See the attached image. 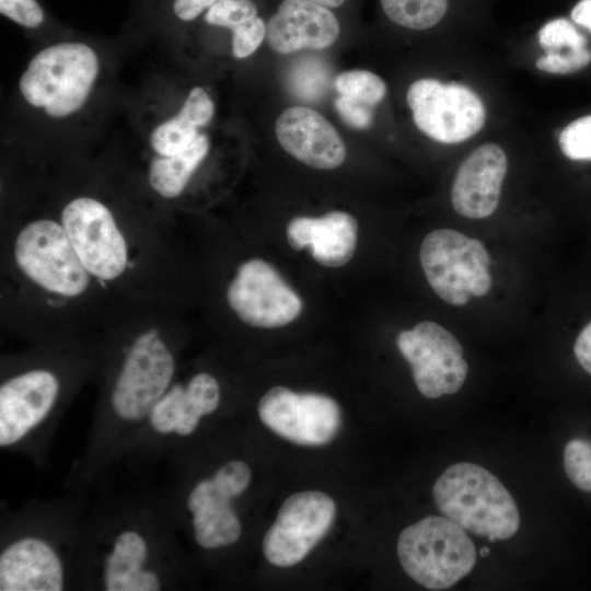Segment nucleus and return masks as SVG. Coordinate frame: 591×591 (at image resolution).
I'll return each mask as SVG.
<instances>
[{
    "label": "nucleus",
    "instance_id": "nucleus-1",
    "mask_svg": "<svg viewBox=\"0 0 591 591\" xmlns=\"http://www.w3.org/2000/svg\"><path fill=\"white\" fill-rule=\"evenodd\" d=\"M176 557L174 525L157 495L107 497L84 515L77 589L172 590Z\"/></svg>",
    "mask_w": 591,
    "mask_h": 591
},
{
    "label": "nucleus",
    "instance_id": "nucleus-2",
    "mask_svg": "<svg viewBox=\"0 0 591 591\" xmlns=\"http://www.w3.org/2000/svg\"><path fill=\"white\" fill-rule=\"evenodd\" d=\"M86 509L80 497L33 501L1 522L0 591L77 589Z\"/></svg>",
    "mask_w": 591,
    "mask_h": 591
},
{
    "label": "nucleus",
    "instance_id": "nucleus-3",
    "mask_svg": "<svg viewBox=\"0 0 591 591\" xmlns=\"http://www.w3.org/2000/svg\"><path fill=\"white\" fill-rule=\"evenodd\" d=\"M60 372L47 364L23 368L0 383V448L44 464L66 408Z\"/></svg>",
    "mask_w": 591,
    "mask_h": 591
},
{
    "label": "nucleus",
    "instance_id": "nucleus-4",
    "mask_svg": "<svg viewBox=\"0 0 591 591\" xmlns=\"http://www.w3.org/2000/svg\"><path fill=\"white\" fill-rule=\"evenodd\" d=\"M252 480L250 465L233 459L185 490L164 486L155 495L167 517L184 511L194 543L204 551H219L239 542L242 522L234 501Z\"/></svg>",
    "mask_w": 591,
    "mask_h": 591
},
{
    "label": "nucleus",
    "instance_id": "nucleus-5",
    "mask_svg": "<svg viewBox=\"0 0 591 591\" xmlns=\"http://www.w3.org/2000/svg\"><path fill=\"white\" fill-rule=\"evenodd\" d=\"M439 511L464 530L491 542L512 537L520 526L518 506L486 468L467 462L449 466L432 489Z\"/></svg>",
    "mask_w": 591,
    "mask_h": 591
},
{
    "label": "nucleus",
    "instance_id": "nucleus-6",
    "mask_svg": "<svg viewBox=\"0 0 591 591\" xmlns=\"http://www.w3.org/2000/svg\"><path fill=\"white\" fill-rule=\"evenodd\" d=\"M220 403L221 387L212 374L197 372L186 380H174L152 407L125 461L139 465L165 461Z\"/></svg>",
    "mask_w": 591,
    "mask_h": 591
},
{
    "label": "nucleus",
    "instance_id": "nucleus-7",
    "mask_svg": "<svg viewBox=\"0 0 591 591\" xmlns=\"http://www.w3.org/2000/svg\"><path fill=\"white\" fill-rule=\"evenodd\" d=\"M99 58L80 42H62L38 51L19 81L25 101L54 118L78 112L86 102L99 74Z\"/></svg>",
    "mask_w": 591,
    "mask_h": 591
},
{
    "label": "nucleus",
    "instance_id": "nucleus-8",
    "mask_svg": "<svg viewBox=\"0 0 591 591\" xmlns=\"http://www.w3.org/2000/svg\"><path fill=\"white\" fill-rule=\"evenodd\" d=\"M397 556L414 581L444 590L473 570L477 553L463 528L447 517L429 515L401 532Z\"/></svg>",
    "mask_w": 591,
    "mask_h": 591
},
{
    "label": "nucleus",
    "instance_id": "nucleus-9",
    "mask_svg": "<svg viewBox=\"0 0 591 591\" xmlns=\"http://www.w3.org/2000/svg\"><path fill=\"white\" fill-rule=\"evenodd\" d=\"M13 257L21 274L48 293L77 298L90 287L91 275L61 222L43 218L26 223L15 236Z\"/></svg>",
    "mask_w": 591,
    "mask_h": 591
},
{
    "label": "nucleus",
    "instance_id": "nucleus-10",
    "mask_svg": "<svg viewBox=\"0 0 591 591\" xmlns=\"http://www.w3.org/2000/svg\"><path fill=\"white\" fill-rule=\"evenodd\" d=\"M420 264L433 291L447 303L464 305L471 296L484 297L491 287L490 257L484 244L452 229L424 239Z\"/></svg>",
    "mask_w": 591,
    "mask_h": 591
},
{
    "label": "nucleus",
    "instance_id": "nucleus-11",
    "mask_svg": "<svg viewBox=\"0 0 591 591\" xmlns=\"http://www.w3.org/2000/svg\"><path fill=\"white\" fill-rule=\"evenodd\" d=\"M60 222L92 277L112 281L125 274L128 244L106 205L92 197L73 198L62 208Z\"/></svg>",
    "mask_w": 591,
    "mask_h": 591
},
{
    "label": "nucleus",
    "instance_id": "nucleus-12",
    "mask_svg": "<svg viewBox=\"0 0 591 591\" xmlns=\"http://www.w3.org/2000/svg\"><path fill=\"white\" fill-rule=\"evenodd\" d=\"M407 103L417 128L442 143H459L484 126L486 112L480 97L466 85L436 79L415 81Z\"/></svg>",
    "mask_w": 591,
    "mask_h": 591
},
{
    "label": "nucleus",
    "instance_id": "nucleus-13",
    "mask_svg": "<svg viewBox=\"0 0 591 591\" xmlns=\"http://www.w3.org/2000/svg\"><path fill=\"white\" fill-rule=\"evenodd\" d=\"M396 345L409 363L418 391L428 398L454 394L468 372L463 347L444 327L424 321L397 335Z\"/></svg>",
    "mask_w": 591,
    "mask_h": 591
},
{
    "label": "nucleus",
    "instance_id": "nucleus-14",
    "mask_svg": "<svg viewBox=\"0 0 591 591\" xmlns=\"http://www.w3.org/2000/svg\"><path fill=\"white\" fill-rule=\"evenodd\" d=\"M335 513L334 500L324 493L306 490L291 495L264 536L265 558L278 567L300 563L331 529Z\"/></svg>",
    "mask_w": 591,
    "mask_h": 591
},
{
    "label": "nucleus",
    "instance_id": "nucleus-15",
    "mask_svg": "<svg viewBox=\"0 0 591 591\" xmlns=\"http://www.w3.org/2000/svg\"><path fill=\"white\" fill-rule=\"evenodd\" d=\"M227 299L237 317L254 327L285 326L302 310L299 296L271 265L259 258L239 266L229 283Z\"/></svg>",
    "mask_w": 591,
    "mask_h": 591
},
{
    "label": "nucleus",
    "instance_id": "nucleus-16",
    "mask_svg": "<svg viewBox=\"0 0 591 591\" xmlns=\"http://www.w3.org/2000/svg\"><path fill=\"white\" fill-rule=\"evenodd\" d=\"M258 416L278 436L300 445H323L337 434L341 414L335 399L274 386L260 398Z\"/></svg>",
    "mask_w": 591,
    "mask_h": 591
},
{
    "label": "nucleus",
    "instance_id": "nucleus-17",
    "mask_svg": "<svg viewBox=\"0 0 591 591\" xmlns=\"http://www.w3.org/2000/svg\"><path fill=\"white\" fill-rule=\"evenodd\" d=\"M340 33L335 10L309 0H281L266 22V38L279 54L325 49Z\"/></svg>",
    "mask_w": 591,
    "mask_h": 591
},
{
    "label": "nucleus",
    "instance_id": "nucleus-18",
    "mask_svg": "<svg viewBox=\"0 0 591 591\" xmlns=\"http://www.w3.org/2000/svg\"><path fill=\"white\" fill-rule=\"evenodd\" d=\"M508 169L505 151L496 143L477 147L461 163L455 174L451 201L463 217L482 219L496 210Z\"/></svg>",
    "mask_w": 591,
    "mask_h": 591
},
{
    "label": "nucleus",
    "instance_id": "nucleus-19",
    "mask_svg": "<svg viewBox=\"0 0 591 591\" xmlns=\"http://www.w3.org/2000/svg\"><path fill=\"white\" fill-rule=\"evenodd\" d=\"M276 136L289 154L314 169H335L346 157L344 141L336 129L309 107L285 109L276 121Z\"/></svg>",
    "mask_w": 591,
    "mask_h": 591
},
{
    "label": "nucleus",
    "instance_id": "nucleus-20",
    "mask_svg": "<svg viewBox=\"0 0 591 591\" xmlns=\"http://www.w3.org/2000/svg\"><path fill=\"white\" fill-rule=\"evenodd\" d=\"M358 224L344 211H332L318 218L297 217L287 227L289 245L310 248L315 262L325 267H340L355 254Z\"/></svg>",
    "mask_w": 591,
    "mask_h": 591
},
{
    "label": "nucleus",
    "instance_id": "nucleus-21",
    "mask_svg": "<svg viewBox=\"0 0 591 591\" xmlns=\"http://www.w3.org/2000/svg\"><path fill=\"white\" fill-rule=\"evenodd\" d=\"M215 105L200 86L188 93L178 113L157 126L150 136V146L157 155H173L185 150L199 135L198 128L212 118Z\"/></svg>",
    "mask_w": 591,
    "mask_h": 591
},
{
    "label": "nucleus",
    "instance_id": "nucleus-22",
    "mask_svg": "<svg viewBox=\"0 0 591 591\" xmlns=\"http://www.w3.org/2000/svg\"><path fill=\"white\" fill-rule=\"evenodd\" d=\"M208 151L209 139L199 134L182 152L154 157L148 171L151 188L166 199L179 196Z\"/></svg>",
    "mask_w": 591,
    "mask_h": 591
},
{
    "label": "nucleus",
    "instance_id": "nucleus-23",
    "mask_svg": "<svg viewBox=\"0 0 591 591\" xmlns=\"http://www.w3.org/2000/svg\"><path fill=\"white\" fill-rule=\"evenodd\" d=\"M389 21L404 28L425 31L445 16L449 0H380Z\"/></svg>",
    "mask_w": 591,
    "mask_h": 591
},
{
    "label": "nucleus",
    "instance_id": "nucleus-24",
    "mask_svg": "<svg viewBox=\"0 0 591 591\" xmlns=\"http://www.w3.org/2000/svg\"><path fill=\"white\" fill-rule=\"evenodd\" d=\"M331 72L327 63L317 57L306 56L293 63L288 76L289 89L299 99L315 101L322 97L329 85Z\"/></svg>",
    "mask_w": 591,
    "mask_h": 591
},
{
    "label": "nucleus",
    "instance_id": "nucleus-25",
    "mask_svg": "<svg viewBox=\"0 0 591 591\" xmlns=\"http://www.w3.org/2000/svg\"><path fill=\"white\" fill-rule=\"evenodd\" d=\"M340 95L349 96L370 106L380 103L386 93L384 81L367 70H349L338 74L334 82Z\"/></svg>",
    "mask_w": 591,
    "mask_h": 591
},
{
    "label": "nucleus",
    "instance_id": "nucleus-26",
    "mask_svg": "<svg viewBox=\"0 0 591 591\" xmlns=\"http://www.w3.org/2000/svg\"><path fill=\"white\" fill-rule=\"evenodd\" d=\"M538 43L546 54H566L587 47V38L567 19L548 21L538 31Z\"/></svg>",
    "mask_w": 591,
    "mask_h": 591
},
{
    "label": "nucleus",
    "instance_id": "nucleus-27",
    "mask_svg": "<svg viewBox=\"0 0 591 591\" xmlns=\"http://www.w3.org/2000/svg\"><path fill=\"white\" fill-rule=\"evenodd\" d=\"M563 466L575 487L591 493V439L571 438L564 448Z\"/></svg>",
    "mask_w": 591,
    "mask_h": 591
},
{
    "label": "nucleus",
    "instance_id": "nucleus-28",
    "mask_svg": "<svg viewBox=\"0 0 591 591\" xmlns=\"http://www.w3.org/2000/svg\"><path fill=\"white\" fill-rule=\"evenodd\" d=\"M259 15L255 0H217L205 13V21L213 26L230 28Z\"/></svg>",
    "mask_w": 591,
    "mask_h": 591
},
{
    "label": "nucleus",
    "instance_id": "nucleus-29",
    "mask_svg": "<svg viewBox=\"0 0 591 591\" xmlns=\"http://www.w3.org/2000/svg\"><path fill=\"white\" fill-rule=\"evenodd\" d=\"M561 152L571 160H591V115L567 125L559 135Z\"/></svg>",
    "mask_w": 591,
    "mask_h": 591
},
{
    "label": "nucleus",
    "instance_id": "nucleus-30",
    "mask_svg": "<svg viewBox=\"0 0 591 591\" xmlns=\"http://www.w3.org/2000/svg\"><path fill=\"white\" fill-rule=\"evenodd\" d=\"M266 37V22L260 16L246 21L232 30V54L242 59L251 56Z\"/></svg>",
    "mask_w": 591,
    "mask_h": 591
},
{
    "label": "nucleus",
    "instance_id": "nucleus-31",
    "mask_svg": "<svg viewBox=\"0 0 591 591\" xmlns=\"http://www.w3.org/2000/svg\"><path fill=\"white\" fill-rule=\"evenodd\" d=\"M591 62V51L588 48L566 53L545 54L536 60V68L556 74L576 72Z\"/></svg>",
    "mask_w": 591,
    "mask_h": 591
},
{
    "label": "nucleus",
    "instance_id": "nucleus-32",
    "mask_svg": "<svg viewBox=\"0 0 591 591\" xmlns=\"http://www.w3.org/2000/svg\"><path fill=\"white\" fill-rule=\"evenodd\" d=\"M0 13L28 28L39 26L45 16L36 0H0Z\"/></svg>",
    "mask_w": 591,
    "mask_h": 591
},
{
    "label": "nucleus",
    "instance_id": "nucleus-33",
    "mask_svg": "<svg viewBox=\"0 0 591 591\" xmlns=\"http://www.w3.org/2000/svg\"><path fill=\"white\" fill-rule=\"evenodd\" d=\"M372 106L349 96L340 95L335 100V108L341 119L352 128H368L373 118Z\"/></svg>",
    "mask_w": 591,
    "mask_h": 591
},
{
    "label": "nucleus",
    "instance_id": "nucleus-34",
    "mask_svg": "<svg viewBox=\"0 0 591 591\" xmlns=\"http://www.w3.org/2000/svg\"><path fill=\"white\" fill-rule=\"evenodd\" d=\"M217 0H174L175 15L185 22L193 21L207 11Z\"/></svg>",
    "mask_w": 591,
    "mask_h": 591
},
{
    "label": "nucleus",
    "instance_id": "nucleus-35",
    "mask_svg": "<svg viewBox=\"0 0 591 591\" xmlns=\"http://www.w3.org/2000/svg\"><path fill=\"white\" fill-rule=\"evenodd\" d=\"M573 352L580 367L591 375V322L578 335Z\"/></svg>",
    "mask_w": 591,
    "mask_h": 591
},
{
    "label": "nucleus",
    "instance_id": "nucleus-36",
    "mask_svg": "<svg viewBox=\"0 0 591 591\" xmlns=\"http://www.w3.org/2000/svg\"><path fill=\"white\" fill-rule=\"evenodd\" d=\"M571 20L591 33V0H580L571 10Z\"/></svg>",
    "mask_w": 591,
    "mask_h": 591
},
{
    "label": "nucleus",
    "instance_id": "nucleus-37",
    "mask_svg": "<svg viewBox=\"0 0 591 591\" xmlns=\"http://www.w3.org/2000/svg\"><path fill=\"white\" fill-rule=\"evenodd\" d=\"M309 1L318 3L321 5H324L334 10H339L346 7L349 0H309Z\"/></svg>",
    "mask_w": 591,
    "mask_h": 591
},
{
    "label": "nucleus",
    "instance_id": "nucleus-38",
    "mask_svg": "<svg viewBox=\"0 0 591 591\" xmlns=\"http://www.w3.org/2000/svg\"><path fill=\"white\" fill-rule=\"evenodd\" d=\"M489 552H490L489 548L486 547V546H484V547L480 549L479 553H480V556L485 557V556H487V555L489 554Z\"/></svg>",
    "mask_w": 591,
    "mask_h": 591
}]
</instances>
